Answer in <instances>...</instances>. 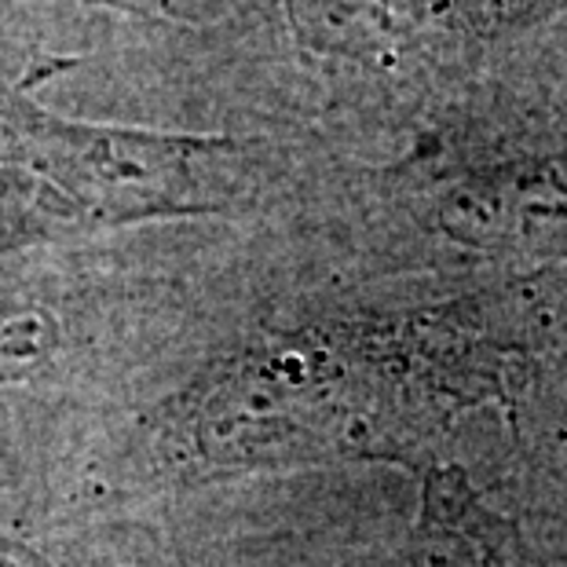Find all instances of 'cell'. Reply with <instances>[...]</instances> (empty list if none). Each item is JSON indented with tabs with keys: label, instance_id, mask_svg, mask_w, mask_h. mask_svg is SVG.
Listing matches in <instances>:
<instances>
[{
	"label": "cell",
	"instance_id": "1",
	"mask_svg": "<svg viewBox=\"0 0 567 567\" xmlns=\"http://www.w3.org/2000/svg\"><path fill=\"white\" fill-rule=\"evenodd\" d=\"M513 300L462 297L275 330L209 363L147 425L151 468L205 484L330 462H414L527 373Z\"/></svg>",
	"mask_w": 567,
	"mask_h": 567
},
{
	"label": "cell",
	"instance_id": "2",
	"mask_svg": "<svg viewBox=\"0 0 567 567\" xmlns=\"http://www.w3.org/2000/svg\"><path fill=\"white\" fill-rule=\"evenodd\" d=\"M264 143L95 125L0 89V249L227 216L264 184Z\"/></svg>",
	"mask_w": 567,
	"mask_h": 567
},
{
	"label": "cell",
	"instance_id": "3",
	"mask_svg": "<svg viewBox=\"0 0 567 567\" xmlns=\"http://www.w3.org/2000/svg\"><path fill=\"white\" fill-rule=\"evenodd\" d=\"M429 235L487 257L567 249V111H484L436 128L389 173Z\"/></svg>",
	"mask_w": 567,
	"mask_h": 567
},
{
	"label": "cell",
	"instance_id": "4",
	"mask_svg": "<svg viewBox=\"0 0 567 567\" xmlns=\"http://www.w3.org/2000/svg\"><path fill=\"white\" fill-rule=\"evenodd\" d=\"M319 63L381 81H432L542 27L567 0H282Z\"/></svg>",
	"mask_w": 567,
	"mask_h": 567
},
{
	"label": "cell",
	"instance_id": "5",
	"mask_svg": "<svg viewBox=\"0 0 567 567\" xmlns=\"http://www.w3.org/2000/svg\"><path fill=\"white\" fill-rule=\"evenodd\" d=\"M516 530L494 516L462 468H425L421 509L392 567H527Z\"/></svg>",
	"mask_w": 567,
	"mask_h": 567
},
{
	"label": "cell",
	"instance_id": "6",
	"mask_svg": "<svg viewBox=\"0 0 567 567\" xmlns=\"http://www.w3.org/2000/svg\"><path fill=\"white\" fill-rule=\"evenodd\" d=\"M55 348V319L38 300L0 289V384L27 381Z\"/></svg>",
	"mask_w": 567,
	"mask_h": 567
},
{
	"label": "cell",
	"instance_id": "7",
	"mask_svg": "<svg viewBox=\"0 0 567 567\" xmlns=\"http://www.w3.org/2000/svg\"><path fill=\"white\" fill-rule=\"evenodd\" d=\"M0 567H136L103 557L74 538H44L0 520Z\"/></svg>",
	"mask_w": 567,
	"mask_h": 567
},
{
	"label": "cell",
	"instance_id": "8",
	"mask_svg": "<svg viewBox=\"0 0 567 567\" xmlns=\"http://www.w3.org/2000/svg\"><path fill=\"white\" fill-rule=\"evenodd\" d=\"M78 4H100L111 11H132V16L147 19H184L195 0H78Z\"/></svg>",
	"mask_w": 567,
	"mask_h": 567
}]
</instances>
